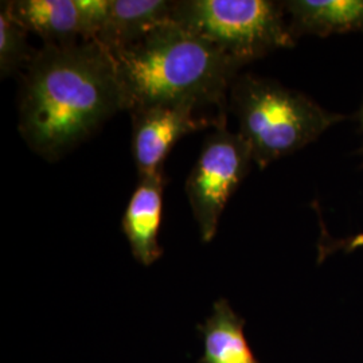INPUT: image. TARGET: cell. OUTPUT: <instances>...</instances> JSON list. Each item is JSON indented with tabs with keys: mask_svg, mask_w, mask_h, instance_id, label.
<instances>
[{
	"mask_svg": "<svg viewBox=\"0 0 363 363\" xmlns=\"http://www.w3.org/2000/svg\"><path fill=\"white\" fill-rule=\"evenodd\" d=\"M244 325L245 320L228 300H217L213 315L198 327L203 335V357L199 363H259L247 345Z\"/></svg>",
	"mask_w": 363,
	"mask_h": 363,
	"instance_id": "cell-11",
	"label": "cell"
},
{
	"mask_svg": "<svg viewBox=\"0 0 363 363\" xmlns=\"http://www.w3.org/2000/svg\"><path fill=\"white\" fill-rule=\"evenodd\" d=\"M6 4L13 19L38 34L45 45H73L81 37L74 0H10Z\"/></svg>",
	"mask_w": 363,
	"mask_h": 363,
	"instance_id": "cell-10",
	"label": "cell"
},
{
	"mask_svg": "<svg viewBox=\"0 0 363 363\" xmlns=\"http://www.w3.org/2000/svg\"><path fill=\"white\" fill-rule=\"evenodd\" d=\"M18 130L46 160H58L124 111L115 58L96 40L43 45L26 66Z\"/></svg>",
	"mask_w": 363,
	"mask_h": 363,
	"instance_id": "cell-1",
	"label": "cell"
},
{
	"mask_svg": "<svg viewBox=\"0 0 363 363\" xmlns=\"http://www.w3.org/2000/svg\"><path fill=\"white\" fill-rule=\"evenodd\" d=\"M291 37L325 38L363 33V0H286L281 1Z\"/></svg>",
	"mask_w": 363,
	"mask_h": 363,
	"instance_id": "cell-8",
	"label": "cell"
},
{
	"mask_svg": "<svg viewBox=\"0 0 363 363\" xmlns=\"http://www.w3.org/2000/svg\"><path fill=\"white\" fill-rule=\"evenodd\" d=\"M172 21L208 39L244 66L296 45L281 1L179 0L175 1Z\"/></svg>",
	"mask_w": 363,
	"mask_h": 363,
	"instance_id": "cell-4",
	"label": "cell"
},
{
	"mask_svg": "<svg viewBox=\"0 0 363 363\" xmlns=\"http://www.w3.org/2000/svg\"><path fill=\"white\" fill-rule=\"evenodd\" d=\"M213 128L186 181V194L203 242L214 238L223 208L253 163L247 143L228 130V113H222Z\"/></svg>",
	"mask_w": 363,
	"mask_h": 363,
	"instance_id": "cell-5",
	"label": "cell"
},
{
	"mask_svg": "<svg viewBox=\"0 0 363 363\" xmlns=\"http://www.w3.org/2000/svg\"><path fill=\"white\" fill-rule=\"evenodd\" d=\"M164 174L139 178L123 216V232L125 234L133 257L145 267L162 257L159 230L163 208Z\"/></svg>",
	"mask_w": 363,
	"mask_h": 363,
	"instance_id": "cell-7",
	"label": "cell"
},
{
	"mask_svg": "<svg viewBox=\"0 0 363 363\" xmlns=\"http://www.w3.org/2000/svg\"><path fill=\"white\" fill-rule=\"evenodd\" d=\"M237 133L259 169L318 140L349 116L327 111L301 91L253 74H240L229 91Z\"/></svg>",
	"mask_w": 363,
	"mask_h": 363,
	"instance_id": "cell-3",
	"label": "cell"
},
{
	"mask_svg": "<svg viewBox=\"0 0 363 363\" xmlns=\"http://www.w3.org/2000/svg\"><path fill=\"white\" fill-rule=\"evenodd\" d=\"M191 105H154L130 112L132 120V155L139 178L163 171L169 151L183 136L214 127L222 113L196 117Z\"/></svg>",
	"mask_w": 363,
	"mask_h": 363,
	"instance_id": "cell-6",
	"label": "cell"
},
{
	"mask_svg": "<svg viewBox=\"0 0 363 363\" xmlns=\"http://www.w3.org/2000/svg\"><path fill=\"white\" fill-rule=\"evenodd\" d=\"M358 121H359V127H361V130L363 132V99L362 103H361V108H359V111H358ZM361 155L363 157V144H362V150H361ZM342 245L345 247V250H354V249H359V247H363V233L357 234V235H354V237H351L350 240H347V241H343L342 242Z\"/></svg>",
	"mask_w": 363,
	"mask_h": 363,
	"instance_id": "cell-14",
	"label": "cell"
},
{
	"mask_svg": "<svg viewBox=\"0 0 363 363\" xmlns=\"http://www.w3.org/2000/svg\"><path fill=\"white\" fill-rule=\"evenodd\" d=\"M82 42L96 40L106 23L112 0H74Z\"/></svg>",
	"mask_w": 363,
	"mask_h": 363,
	"instance_id": "cell-13",
	"label": "cell"
},
{
	"mask_svg": "<svg viewBox=\"0 0 363 363\" xmlns=\"http://www.w3.org/2000/svg\"><path fill=\"white\" fill-rule=\"evenodd\" d=\"M171 0H112L106 23L96 38L112 55L121 52L172 19Z\"/></svg>",
	"mask_w": 363,
	"mask_h": 363,
	"instance_id": "cell-9",
	"label": "cell"
},
{
	"mask_svg": "<svg viewBox=\"0 0 363 363\" xmlns=\"http://www.w3.org/2000/svg\"><path fill=\"white\" fill-rule=\"evenodd\" d=\"M124 111L154 105L229 111V91L244 65L172 19L113 54Z\"/></svg>",
	"mask_w": 363,
	"mask_h": 363,
	"instance_id": "cell-2",
	"label": "cell"
},
{
	"mask_svg": "<svg viewBox=\"0 0 363 363\" xmlns=\"http://www.w3.org/2000/svg\"><path fill=\"white\" fill-rule=\"evenodd\" d=\"M26 28L21 26L9 11L6 1L0 6V76L9 77L26 67L35 52L27 43Z\"/></svg>",
	"mask_w": 363,
	"mask_h": 363,
	"instance_id": "cell-12",
	"label": "cell"
}]
</instances>
